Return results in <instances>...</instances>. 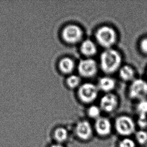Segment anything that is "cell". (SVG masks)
I'll return each mask as SVG.
<instances>
[{"instance_id": "1", "label": "cell", "mask_w": 147, "mask_h": 147, "mask_svg": "<svg viewBox=\"0 0 147 147\" xmlns=\"http://www.w3.org/2000/svg\"><path fill=\"white\" fill-rule=\"evenodd\" d=\"M122 60L121 54L117 50L113 48L107 49L100 56L101 69L106 74H113L121 67Z\"/></svg>"}, {"instance_id": "2", "label": "cell", "mask_w": 147, "mask_h": 147, "mask_svg": "<svg viewBox=\"0 0 147 147\" xmlns=\"http://www.w3.org/2000/svg\"><path fill=\"white\" fill-rule=\"evenodd\" d=\"M127 95L130 99L136 102L147 99V80L137 78L130 82Z\"/></svg>"}, {"instance_id": "3", "label": "cell", "mask_w": 147, "mask_h": 147, "mask_svg": "<svg viewBox=\"0 0 147 147\" xmlns=\"http://www.w3.org/2000/svg\"><path fill=\"white\" fill-rule=\"evenodd\" d=\"M96 38L99 44L107 49L111 48L117 39L115 30L109 26L101 27L96 32Z\"/></svg>"}, {"instance_id": "4", "label": "cell", "mask_w": 147, "mask_h": 147, "mask_svg": "<svg viewBox=\"0 0 147 147\" xmlns=\"http://www.w3.org/2000/svg\"><path fill=\"white\" fill-rule=\"evenodd\" d=\"M115 126L117 133L124 137H129L136 131V121L129 115H121L117 117Z\"/></svg>"}, {"instance_id": "5", "label": "cell", "mask_w": 147, "mask_h": 147, "mask_svg": "<svg viewBox=\"0 0 147 147\" xmlns=\"http://www.w3.org/2000/svg\"><path fill=\"white\" fill-rule=\"evenodd\" d=\"M82 29L76 25H69L66 26L62 33L64 40L70 44L79 42L82 39Z\"/></svg>"}, {"instance_id": "6", "label": "cell", "mask_w": 147, "mask_h": 147, "mask_svg": "<svg viewBox=\"0 0 147 147\" xmlns=\"http://www.w3.org/2000/svg\"><path fill=\"white\" fill-rule=\"evenodd\" d=\"M98 88L94 84L86 83L82 84L78 90V96L82 101L90 103L98 97Z\"/></svg>"}, {"instance_id": "7", "label": "cell", "mask_w": 147, "mask_h": 147, "mask_svg": "<svg viewBox=\"0 0 147 147\" xmlns=\"http://www.w3.org/2000/svg\"><path fill=\"white\" fill-rule=\"evenodd\" d=\"M80 74L86 78H90L94 76L98 70L97 64L94 60L86 59L80 62L78 66Z\"/></svg>"}, {"instance_id": "8", "label": "cell", "mask_w": 147, "mask_h": 147, "mask_svg": "<svg viewBox=\"0 0 147 147\" xmlns=\"http://www.w3.org/2000/svg\"><path fill=\"white\" fill-rule=\"evenodd\" d=\"M100 103L101 109L107 113H111L117 109L119 99L117 96L109 92L103 96Z\"/></svg>"}, {"instance_id": "9", "label": "cell", "mask_w": 147, "mask_h": 147, "mask_svg": "<svg viewBox=\"0 0 147 147\" xmlns=\"http://www.w3.org/2000/svg\"><path fill=\"white\" fill-rule=\"evenodd\" d=\"M76 133L78 138L83 141H87L92 138L93 129L88 121H82L76 125Z\"/></svg>"}, {"instance_id": "10", "label": "cell", "mask_w": 147, "mask_h": 147, "mask_svg": "<svg viewBox=\"0 0 147 147\" xmlns=\"http://www.w3.org/2000/svg\"><path fill=\"white\" fill-rule=\"evenodd\" d=\"M95 129L99 136L106 137L111 133L112 125L110 121L107 118L100 117L96 121Z\"/></svg>"}, {"instance_id": "11", "label": "cell", "mask_w": 147, "mask_h": 147, "mask_svg": "<svg viewBox=\"0 0 147 147\" xmlns=\"http://www.w3.org/2000/svg\"><path fill=\"white\" fill-rule=\"evenodd\" d=\"M118 71L119 78L124 82L130 83L137 78L135 68L129 64L121 65Z\"/></svg>"}, {"instance_id": "12", "label": "cell", "mask_w": 147, "mask_h": 147, "mask_svg": "<svg viewBox=\"0 0 147 147\" xmlns=\"http://www.w3.org/2000/svg\"><path fill=\"white\" fill-rule=\"evenodd\" d=\"M116 83L113 78L103 77L99 80L98 86L100 89L103 92L109 93L115 88Z\"/></svg>"}, {"instance_id": "13", "label": "cell", "mask_w": 147, "mask_h": 147, "mask_svg": "<svg viewBox=\"0 0 147 147\" xmlns=\"http://www.w3.org/2000/svg\"><path fill=\"white\" fill-rule=\"evenodd\" d=\"M80 50L82 53L87 56L94 55L97 51L96 45L90 40H86L82 42Z\"/></svg>"}, {"instance_id": "14", "label": "cell", "mask_w": 147, "mask_h": 147, "mask_svg": "<svg viewBox=\"0 0 147 147\" xmlns=\"http://www.w3.org/2000/svg\"><path fill=\"white\" fill-rule=\"evenodd\" d=\"M59 68L63 73L68 74L71 73L74 69V63L71 58H64L59 62Z\"/></svg>"}, {"instance_id": "15", "label": "cell", "mask_w": 147, "mask_h": 147, "mask_svg": "<svg viewBox=\"0 0 147 147\" xmlns=\"http://www.w3.org/2000/svg\"><path fill=\"white\" fill-rule=\"evenodd\" d=\"M54 136L58 143L61 144L67 141L68 138V132L64 127H58L54 131Z\"/></svg>"}, {"instance_id": "16", "label": "cell", "mask_w": 147, "mask_h": 147, "mask_svg": "<svg viewBox=\"0 0 147 147\" xmlns=\"http://www.w3.org/2000/svg\"><path fill=\"white\" fill-rule=\"evenodd\" d=\"M135 135V141L140 145H145L147 144V131L146 129L136 131Z\"/></svg>"}, {"instance_id": "17", "label": "cell", "mask_w": 147, "mask_h": 147, "mask_svg": "<svg viewBox=\"0 0 147 147\" xmlns=\"http://www.w3.org/2000/svg\"><path fill=\"white\" fill-rule=\"evenodd\" d=\"M135 109L138 115H147V99L137 101Z\"/></svg>"}, {"instance_id": "18", "label": "cell", "mask_w": 147, "mask_h": 147, "mask_svg": "<svg viewBox=\"0 0 147 147\" xmlns=\"http://www.w3.org/2000/svg\"><path fill=\"white\" fill-rule=\"evenodd\" d=\"M136 121L137 127L140 129H147V115H138Z\"/></svg>"}, {"instance_id": "19", "label": "cell", "mask_w": 147, "mask_h": 147, "mask_svg": "<svg viewBox=\"0 0 147 147\" xmlns=\"http://www.w3.org/2000/svg\"><path fill=\"white\" fill-rule=\"evenodd\" d=\"M101 113V109L96 105H92L88 109V114L90 117L98 119L100 117Z\"/></svg>"}, {"instance_id": "20", "label": "cell", "mask_w": 147, "mask_h": 147, "mask_svg": "<svg viewBox=\"0 0 147 147\" xmlns=\"http://www.w3.org/2000/svg\"><path fill=\"white\" fill-rule=\"evenodd\" d=\"M136 142L129 137H125L119 142V147H136Z\"/></svg>"}, {"instance_id": "21", "label": "cell", "mask_w": 147, "mask_h": 147, "mask_svg": "<svg viewBox=\"0 0 147 147\" xmlns=\"http://www.w3.org/2000/svg\"><path fill=\"white\" fill-rule=\"evenodd\" d=\"M138 48L142 54L147 56V36L143 37L140 39Z\"/></svg>"}, {"instance_id": "22", "label": "cell", "mask_w": 147, "mask_h": 147, "mask_svg": "<svg viewBox=\"0 0 147 147\" xmlns=\"http://www.w3.org/2000/svg\"><path fill=\"white\" fill-rule=\"evenodd\" d=\"M80 82V78L78 76L72 75L70 76L67 80V84L70 88H75L79 86Z\"/></svg>"}, {"instance_id": "23", "label": "cell", "mask_w": 147, "mask_h": 147, "mask_svg": "<svg viewBox=\"0 0 147 147\" xmlns=\"http://www.w3.org/2000/svg\"><path fill=\"white\" fill-rule=\"evenodd\" d=\"M50 147H64L61 144H53V145H52Z\"/></svg>"}, {"instance_id": "24", "label": "cell", "mask_w": 147, "mask_h": 147, "mask_svg": "<svg viewBox=\"0 0 147 147\" xmlns=\"http://www.w3.org/2000/svg\"><path fill=\"white\" fill-rule=\"evenodd\" d=\"M146 80H147V68L146 69Z\"/></svg>"}]
</instances>
